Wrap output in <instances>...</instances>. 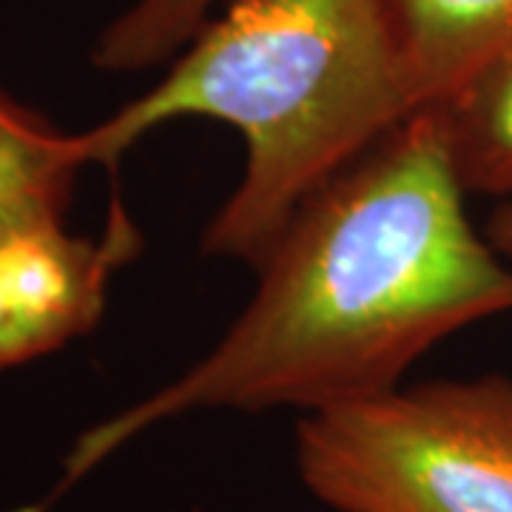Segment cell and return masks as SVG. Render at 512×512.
Wrapping results in <instances>:
<instances>
[{"instance_id":"3957f363","label":"cell","mask_w":512,"mask_h":512,"mask_svg":"<svg viewBox=\"0 0 512 512\" xmlns=\"http://www.w3.org/2000/svg\"><path fill=\"white\" fill-rule=\"evenodd\" d=\"M293 458L333 512H512V379L399 384L308 413Z\"/></svg>"},{"instance_id":"6da1fadb","label":"cell","mask_w":512,"mask_h":512,"mask_svg":"<svg viewBox=\"0 0 512 512\" xmlns=\"http://www.w3.org/2000/svg\"><path fill=\"white\" fill-rule=\"evenodd\" d=\"M467 197L436 117L404 120L293 214L214 348L74 441L63 487L180 416L379 396L453 333L512 313V265Z\"/></svg>"},{"instance_id":"30bf717a","label":"cell","mask_w":512,"mask_h":512,"mask_svg":"<svg viewBox=\"0 0 512 512\" xmlns=\"http://www.w3.org/2000/svg\"><path fill=\"white\" fill-rule=\"evenodd\" d=\"M32 117H35V111L23 109L15 100H9V97L0 94V126H6V123H23V120H32Z\"/></svg>"},{"instance_id":"9c48e42d","label":"cell","mask_w":512,"mask_h":512,"mask_svg":"<svg viewBox=\"0 0 512 512\" xmlns=\"http://www.w3.org/2000/svg\"><path fill=\"white\" fill-rule=\"evenodd\" d=\"M484 234L498 248V254L512 265V200L493 202V214L487 220Z\"/></svg>"},{"instance_id":"277c9868","label":"cell","mask_w":512,"mask_h":512,"mask_svg":"<svg viewBox=\"0 0 512 512\" xmlns=\"http://www.w3.org/2000/svg\"><path fill=\"white\" fill-rule=\"evenodd\" d=\"M137 239L123 208L97 239L66 225L0 239V370L89 333L106 308L111 274L137 251Z\"/></svg>"},{"instance_id":"8fae6325","label":"cell","mask_w":512,"mask_h":512,"mask_svg":"<svg viewBox=\"0 0 512 512\" xmlns=\"http://www.w3.org/2000/svg\"><path fill=\"white\" fill-rule=\"evenodd\" d=\"M20 512H37V510H20Z\"/></svg>"},{"instance_id":"52a82bcc","label":"cell","mask_w":512,"mask_h":512,"mask_svg":"<svg viewBox=\"0 0 512 512\" xmlns=\"http://www.w3.org/2000/svg\"><path fill=\"white\" fill-rule=\"evenodd\" d=\"M83 165L80 137L37 114L0 126V239L63 225Z\"/></svg>"},{"instance_id":"5b68a950","label":"cell","mask_w":512,"mask_h":512,"mask_svg":"<svg viewBox=\"0 0 512 512\" xmlns=\"http://www.w3.org/2000/svg\"><path fill=\"white\" fill-rule=\"evenodd\" d=\"M416 114L512 40V0H387Z\"/></svg>"},{"instance_id":"ba28073f","label":"cell","mask_w":512,"mask_h":512,"mask_svg":"<svg viewBox=\"0 0 512 512\" xmlns=\"http://www.w3.org/2000/svg\"><path fill=\"white\" fill-rule=\"evenodd\" d=\"M220 0H134L103 29L92 63L103 72L163 66L197 35Z\"/></svg>"},{"instance_id":"8992f818","label":"cell","mask_w":512,"mask_h":512,"mask_svg":"<svg viewBox=\"0 0 512 512\" xmlns=\"http://www.w3.org/2000/svg\"><path fill=\"white\" fill-rule=\"evenodd\" d=\"M427 111L439 123L464 191L512 200V40Z\"/></svg>"},{"instance_id":"7a4b0ae2","label":"cell","mask_w":512,"mask_h":512,"mask_svg":"<svg viewBox=\"0 0 512 512\" xmlns=\"http://www.w3.org/2000/svg\"><path fill=\"white\" fill-rule=\"evenodd\" d=\"M416 114L387 0H225L163 80L80 137L114 168L180 117L237 128L245 168L202 254L256 268L291 217Z\"/></svg>"}]
</instances>
